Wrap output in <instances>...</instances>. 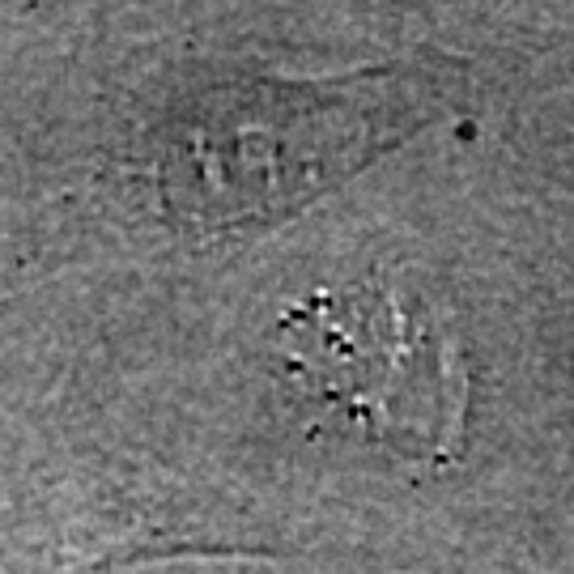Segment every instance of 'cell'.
<instances>
[{
  "label": "cell",
  "mask_w": 574,
  "mask_h": 574,
  "mask_svg": "<svg viewBox=\"0 0 574 574\" xmlns=\"http://www.w3.org/2000/svg\"><path fill=\"white\" fill-rule=\"evenodd\" d=\"M281 370L319 413L404 455L443 460L464 421V370L426 298L387 281L315 290L277 328Z\"/></svg>",
  "instance_id": "cell-1"
}]
</instances>
